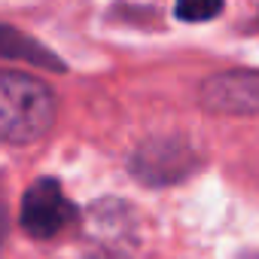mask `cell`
Listing matches in <instances>:
<instances>
[{"mask_svg":"<svg viewBox=\"0 0 259 259\" xmlns=\"http://www.w3.org/2000/svg\"><path fill=\"white\" fill-rule=\"evenodd\" d=\"M223 0H177V19L180 22H210L213 16H220Z\"/></svg>","mask_w":259,"mask_h":259,"instance_id":"cell-6","label":"cell"},{"mask_svg":"<svg viewBox=\"0 0 259 259\" xmlns=\"http://www.w3.org/2000/svg\"><path fill=\"white\" fill-rule=\"evenodd\" d=\"M195 159L186 144L180 141H153L144 144L135 156V174L144 183H171L192 171Z\"/></svg>","mask_w":259,"mask_h":259,"instance_id":"cell-4","label":"cell"},{"mask_svg":"<svg viewBox=\"0 0 259 259\" xmlns=\"http://www.w3.org/2000/svg\"><path fill=\"white\" fill-rule=\"evenodd\" d=\"M55 122V98L46 82L19 70H0V138L25 147L46 138Z\"/></svg>","mask_w":259,"mask_h":259,"instance_id":"cell-1","label":"cell"},{"mask_svg":"<svg viewBox=\"0 0 259 259\" xmlns=\"http://www.w3.org/2000/svg\"><path fill=\"white\" fill-rule=\"evenodd\" d=\"M0 58H13V61H28V64H37V67H46V70H64V61L46 49L40 40L22 34L19 28H10V25H0Z\"/></svg>","mask_w":259,"mask_h":259,"instance_id":"cell-5","label":"cell"},{"mask_svg":"<svg viewBox=\"0 0 259 259\" xmlns=\"http://www.w3.org/2000/svg\"><path fill=\"white\" fill-rule=\"evenodd\" d=\"M73 220H76V207L67 201L58 180L40 177L37 183L28 186V192L22 198V229L31 238H37V241L55 238Z\"/></svg>","mask_w":259,"mask_h":259,"instance_id":"cell-2","label":"cell"},{"mask_svg":"<svg viewBox=\"0 0 259 259\" xmlns=\"http://www.w3.org/2000/svg\"><path fill=\"white\" fill-rule=\"evenodd\" d=\"M198 101L217 116L259 113V70H223L198 85Z\"/></svg>","mask_w":259,"mask_h":259,"instance_id":"cell-3","label":"cell"}]
</instances>
